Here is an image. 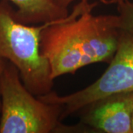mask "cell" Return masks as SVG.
<instances>
[{"label": "cell", "instance_id": "6da1fadb", "mask_svg": "<svg viewBox=\"0 0 133 133\" xmlns=\"http://www.w3.org/2000/svg\"><path fill=\"white\" fill-rule=\"evenodd\" d=\"M96 5L80 1L67 16L42 32L41 51L49 62L53 80L92 64H109L114 56L121 19L119 15H92Z\"/></svg>", "mask_w": 133, "mask_h": 133}, {"label": "cell", "instance_id": "7a4b0ae2", "mask_svg": "<svg viewBox=\"0 0 133 133\" xmlns=\"http://www.w3.org/2000/svg\"><path fill=\"white\" fill-rule=\"evenodd\" d=\"M16 9L0 0V59L13 64L24 85L36 96L52 91L53 81L48 59L41 51L42 32L59 19L38 25L20 22Z\"/></svg>", "mask_w": 133, "mask_h": 133}, {"label": "cell", "instance_id": "3957f363", "mask_svg": "<svg viewBox=\"0 0 133 133\" xmlns=\"http://www.w3.org/2000/svg\"><path fill=\"white\" fill-rule=\"evenodd\" d=\"M0 133L64 132L62 108L40 100L26 88L19 70L10 62L0 76Z\"/></svg>", "mask_w": 133, "mask_h": 133}, {"label": "cell", "instance_id": "277c9868", "mask_svg": "<svg viewBox=\"0 0 133 133\" xmlns=\"http://www.w3.org/2000/svg\"><path fill=\"white\" fill-rule=\"evenodd\" d=\"M107 69L92 84L65 95L51 91L38 98L62 108L61 120L109 95L133 92V31L121 30L118 45Z\"/></svg>", "mask_w": 133, "mask_h": 133}, {"label": "cell", "instance_id": "5b68a950", "mask_svg": "<svg viewBox=\"0 0 133 133\" xmlns=\"http://www.w3.org/2000/svg\"><path fill=\"white\" fill-rule=\"evenodd\" d=\"M81 110L82 125L96 132L132 133L133 92L109 95Z\"/></svg>", "mask_w": 133, "mask_h": 133}, {"label": "cell", "instance_id": "8992f818", "mask_svg": "<svg viewBox=\"0 0 133 133\" xmlns=\"http://www.w3.org/2000/svg\"><path fill=\"white\" fill-rule=\"evenodd\" d=\"M16 8L18 21L27 24H39L68 16V9L56 5L52 0H6Z\"/></svg>", "mask_w": 133, "mask_h": 133}, {"label": "cell", "instance_id": "52a82bcc", "mask_svg": "<svg viewBox=\"0 0 133 133\" xmlns=\"http://www.w3.org/2000/svg\"><path fill=\"white\" fill-rule=\"evenodd\" d=\"M118 9L122 28L133 31V1L125 0L118 5Z\"/></svg>", "mask_w": 133, "mask_h": 133}, {"label": "cell", "instance_id": "ba28073f", "mask_svg": "<svg viewBox=\"0 0 133 133\" xmlns=\"http://www.w3.org/2000/svg\"><path fill=\"white\" fill-rule=\"evenodd\" d=\"M52 2L58 6L63 8H67L70 6V4H72L74 2H80V1H89V0H52Z\"/></svg>", "mask_w": 133, "mask_h": 133}, {"label": "cell", "instance_id": "9c48e42d", "mask_svg": "<svg viewBox=\"0 0 133 133\" xmlns=\"http://www.w3.org/2000/svg\"><path fill=\"white\" fill-rule=\"evenodd\" d=\"M125 0H100V2H101L104 4H116L119 5L121 2H123Z\"/></svg>", "mask_w": 133, "mask_h": 133}, {"label": "cell", "instance_id": "30bf717a", "mask_svg": "<svg viewBox=\"0 0 133 133\" xmlns=\"http://www.w3.org/2000/svg\"><path fill=\"white\" fill-rule=\"evenodd\" d=\"M5 65V60L0 59V76L2 75V72L3 71V69ZM0 109H1V98H0Z\"/></svg>", "mask_w": 133, "mask_h": 133}, {"label": "cell", "instance_id": "8fae6325", "mask_svg": "<svg viewBox=\"0 0 133 133\" xmlns=\"http://www.w3.org/2000/svg\"><path fill=\"white\" fill-rule=\"evenodd\" d=\"M132 133H133V115H132Z\"/></svg>", "mask_w": 133, "mask_h": 133}]
</instances>
